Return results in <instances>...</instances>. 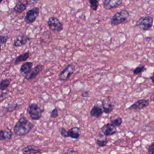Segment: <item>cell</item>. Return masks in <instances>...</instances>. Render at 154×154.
I'll return each instance as SVG.
<instances>
[{
	"instance_id": "5b68a950",
	"label": "cell",
	"mask_w": 154,
	"mask_h": 154,
	"mask_svg": "<svg viewBox=\"0 0 154 154\" xmlns=\"http://www.w3.org/2000/svg\"><path fill=\"white\" fill-rule=\"evenodd\" d=\"M48 26L50 30L54 32H60L63 29V24L55 16L49 17L47 21Z\"/></svg>"
},
{
	"instance_id": "d4e9b609",
	"label": "cell",
	"mask_w": 154,
	"mask_h": 154,
	"mask_svg": "<svg viewBox=\"0 0 154 154\" xmlns=\"http://www.w3.org/2000/svg\"><path fill=\"white\" fill-rule=\"evenodd\" d=\"M145 70H146L145 66L144 65H140L139 66H137L136 68H135L133 70V73L134 75H138Z\"/></svg>"
},
{
	"instance_id": "ac0fdd59",
	"label": "cell",
	"mask_w": 154,
	"mask_h": 154,
	"mask_svg": "<svg viewBox=\"0 0 154 154\" xmlns=\"http://www.w3.org/2000/svg\"><path fill=\"white\" fill-rule=\"evenodd\" d=\"M67 132L68 137L73 139H78L81 135V129L76 126L70 128Z\"/></svg>"
},
{
	"instance_id": "4316f807",
	"label": "cell",
	"mask_w": 154,
	"mask_h": 154,
	"mask_svg": "<svg viewBox=\"0 0 154 154\" xmlns=\"http://www.w3.org/2000/svg\"><path fill=\"white\" fill-rule=\"evenodd\" d=\"M146 154H154V142L149 145L147 147V152Z\"/></svg>"
},
{
	"instance_id": "8992f818",
	"label": "cell",
	"mask_w": 154,
	"mask_h": 154,
	"mask_svg": "<svg viewBox=\"0 0 154 154\" xmlns=\"http://www.w3.org/2000/svg\"><path fill=\"white\" fill-rule=\"evenodd\" d=\"M75 72V66L73 64L67 65L59 74L58 79L60 81H66L70 78V77Z\"/></svg>"
},
{
	"instance_id": "4fadbf2b",
	"label": "cell",
	"mask_w": 154,
	"mask_h": 154,
	"mask_svg": "<svg viewBox=\"0 0 154 154\" xmlns=\"http://www.w3.org/2000/svg\"><path fill=\"white\" fill-rule=\"evenodd\" d=\"M122 1L123 0H104L103 6L105 10H110L120 5Z\"/></svg>"
},
{
	"instance_id": "8d00e7d4",
	"label": "cell",
	"mask_w": 154,
	"mask_h": 154,
	"mask_svg": "<svg viewBox=\"0 0 154 154\" xmlns=\"http://www.w3.org/2000/svg\"><path fill=\"white\" fill-rule=\"evenodd\" d=\"M2 0H1V2H2Z\"/></svg>"
},
{
	"instance_id": "ffe728a7",
	"label": "cell",
	"mask_w": 154,
	"mask_h": 154,
	"mask_svg": "<svg viewBox=\"0 0 154 154\" xmlns=\"http://www.w3.org/2000/svg\"><path fill=\"white\" fill-rule=\"evenodd\" d=\"M13 137V132L9 128H6L0 131V140H10Z\"/></svg>"
},
{
	"instance_id": "e575fe53",
	"label": "cell",
	"mask_w": 154,
	"mask_h": 154,
	"mask_svg": "<svg viewBox=\"0 0 154 154\" xmlns=\"http://www.w3.org/2000/svg\"><path fill=\"white\" fill-rule=\"evenodd\" d=\"M150 79H151V81H152V82L153 84L154 85V73H153V75L150 77Z\"/></svg>"
},
{
	"instance_id": "603a6c76",
	"label": "cell",
	"mask_w": 154,
	"mask_h": 154,
	"mask_svg": "<svg viewBox=\"0 0 154 154\" xmlns=\"http://www.w3.org/2000/svg\"><path fill=\"white\" fill-rule=\"evenodd\" d=\"M96 143L99 147H104L108 143V140L106 136L102 137V138H97L96 140Z\"/></svg>"
},
{
	"instance_id": "f546056e",
	"label": "cell",
	"mask_w": 154,
	"mask_h": 154,
	"mask_svg": "<svg viewBox=\"0 0 154 154\" xmlns=\"http://www.w3.org/2000/svg\"><path fill=\"white\" fill-rule=\"evenodd\" d=\"M8 37L7 36H5V35H1L0 36V43H1V46H2V45H5V43H7V40H8Z\"/></svg>"
},
{
	"instance_id": "d6a6232c",
	"label": "cell",
	"mask_w": 154,
	"mask_h": 154,
	"mask_svg": "<svg viewBox=\"0 0 154 154\" xmlns=\"http://www.w3.org/2000/svg\"><path fill=\"white\" fill-rule=\"evenodd\" d=\"M81 95L83 97H88L90 96V92L88 91H84L81 93Z\"/></svg>"
},
{
	"instance_id": "52a82bcc",
	"label": "cell",
	"mask_w": 154,
	"mask_h": 154,
	"mask_svg": "<svg viewBox=\"0 0 154 154\" xmlns=\"http://www.w3.org/2000/svg\"><path fill=\"white\" fill-rule=\"evenodd\" d=\"M40 12V9L37 7H34L28 10L25 17V22L26 23H32L36 20Z\"/></svg>"
},
{
	"instance_id": "d6986e66",
	"label": "cell",
	"mask_w": 154,
	"mask_h": 154,
	"mask_svg": "<svg viewBox=\"0 0 154 154\" xmlns=\"http://www.w3.org/2000/svg\"><path fill=\"white\" fill-rule=\"evenodd\" d=\"M33 63L32 62H25L23 63L20 68V72L25 75L29 73L32 69Z\"/></svg>"
},
{
	"instance_id": "6da1fadb",
	"label": "cell",
	"mask_w": 154,
	"mask_h": 154,
	"mask_svg": "<svg viewBox=\"0 0 154 154\" xmlns=\"http://www.w3.org/2000/svg\"><path fill=\"white\" fill-rule=\"evenodd\" d=\"M34 127L32 123L29 122L25 117H20L13 128L16 135L23 137L27 135Z\"/></svg>"
},
{
	"instance_id": "7a4b0ae2",
	"label": "cell",
	"mask_w": 154,
	"mask_h": 154,
	"mask_svg": "<svg viewBox=\"0 0 154 154\" xmlns=\"http://www.w3.org/2000/svg\"><path fill=\"white\" fill-rule=\"evenodd\" d=\"M129 17V13L126 10H121L112 16L110 23L112 25H118L126 22Z\"/></svg>"
},
{
	"instance_id": "f1b7e54d",
	"label": "cell",
	"mask_w": 154,
	"mask_h": 154,
	"mask_svg": "<svg viewBox=\"0 0 154 154\" xmlns=\"http://www.w3.org/2000/svg\"><path fill=\"white\" fill-rule=\"evenodd\" d=\"M58 116V109L57 108H54L52 110L51 112V115H50V117L51 118H53V119H55L57 118V117Z\"/></svg>"
},
{
	"instance_id": "4dcf8cb0",
	"label": "cell",
	"mask_w": 154,
	"mask_h": 154,
	"mask_svg": "<svg viewBox=\"0 0 154 154\" xmlns=\"http://www.w3.org/2000/svg\"><path fill=\"white\" fill-rule=\"evenodd\" d=\"M63 154H79V153L73 149H69L66 152H65Z\"/></svg>"
},
{
	"instance_id": "1f68e13d",
	"label": "cell",
	"mask_w": 154,
	"mask_h": 154,
	"mask_svg": "<svg viewBox=\"0 0 154 154\" xmlns=\"http://www.w3.org/2000/svg\"><path fill=\"white\" fill-rule=\"evenodd\" d=\"M7 95V93H3L2 91H1V95H0V101L2 102L6 98Z\"/></svg>"
},
{
	"instance_id": "836d02e7",
	"label": "cell",
	"mask_w": 154,
	"mask_h": 154,
	"mask_svg": "<svg viewBox=\"0 0 154 154\" xmlns=\"http://www.w3.org/2000/svg\"><path fill=\"white\" fill-rule=\"evenodd\" d=\"M38 0H29L28 1V5H34L37 2Z\"/></svg>"
},
{
	"instance_id": "277c9868",
	"label": "cell",
	"mask_w": 154,
	"mask_h": 154,
	"mask_svg": "<svg viewBox=\"0 0 154 154\" xmlns=\"http://www.w3.org/2000/svg\"><path fill=\"white\" fill-rule=\"evenodd\" d=\"M153 23V17L151 16H144L139 18L137 21L136 26H138L141 29L144 31L149 30Z\"/></svg>"
},
{
	"instance_id": "8fae6325",
	"label": "cell",
	"mask_w": 154,
	"mask_h": 154,
	"mask_svg": "<svg viewBox=\"0 0 154 154\" xmlns=\"http://www.w3.org/2000/svg\"><path fill=\"white\" fill-rule=\"evenodd\" d=\"M101 106L103 109V112L105 114H109L114 109V105L109 98H105L102 100Z\"/></svg>"
},
{
	"instance_id": "e0dca14e",
	"label": "cell",
	"mask_w": 154,
	"mask_h": 154,
	"mask_svg": "<svg viewBox=\"0 0 154 154\" xmlns=\"http://www.w3.org/2000/svg\"><path fill=\"white\" fill-rule=\"evenodd\" d=\"M19 106L20 105L17 103H12L8 105L7 106L2 107L1 111V116L2 117L8 112H13V111L17 109Z\"/></svg>"
},
{
	"instance_id": "44dd1931",
	"label": "cell",
	"mask_w": 154,
	"mask_h": 154,
	"mask_svg": "<svg viewBox=\"0 0 154 154\" xmlns=\"http://www.w3.org/2000/svg\"><path fill=\"white\" fill-rule=\"evenodd\" d=\"M29 57V52H26L17 56L14 60V64H17L22 61H25Z\"/></svg>"
},
{
	"instance_id": "ba28073f",
	"label": "cell",
	"mask_w": 154,
	"mask_h": 154,
	"mask_svg": "<svg viewBox=\"0 0 154 154\" xmlns=\"http://www.w3.org/2000/svg\"><path fill=\"white\" fill-rule=\"evenodd\" d=\"M149 105V101L147 99H141L137 100L132 105L128 108V109H134V110H141Z\"/></svg>"
},
{
	"instance_id": "cb8c5ba5",
	"label": "cell",
	"mask_w": 154,
	"mask_h": 154,
	"mask_svg": "<svg viewBox=\"0 0 154 154\" xmlns=\"http://www.w3.org/2000/svg\"><path fill=\"white\" fill-rule=\"evenodd\" d=\"M111 123L112 124L116 127L120 126L122 123V119L120 117H117L114 119L111 120Z\"/></svg>"
},
{
	"instance_id": "9c48e42d",
	"label": "cell",
	"mask_w": 154,
	"mask_h": 154,
	"mask_svg": "<svg viewBox=\"0 0 154 154\" xmlns=\"http://www.w3.org/2000/svg\"><path fill=\"white\" fill-rule=\"evenodd\" d=\"M100 130L102 133L106 137L112 135L117 132L116 127L111 123H107L104 125L102 126Z\"/></svg>"
},
{
	"instance_id": "484cf974",
	"label": "cell",
	"mask_w": 154,
	"mask_h": 154,
	"mask_svg": "<svg viewBox=\"0 0 154 154\" xmlns=\"http://www.w3.org/2000/svg\"><path fill=\"white\" fill-rule=\"evenodd\" d=\"M89 4L91 10H93V11H96L97 10L99 5L97 0H89Z\"/></svg>"
},
{
	"instance_id": "7402d4cb",
	"label": "cell",
	"mask_w": 154,
	"mask_h": 154,
	"mask_svg": "<svg viewBox=\"0 0 154 154\" xmlns=\"http://www.w3.org/2000/svg\"><path fill=\"white\" fill-rule=\"evenodd\" d=\"M10 84V80L9 79H2L0 82V89L3 91L7 89Z\"/></svg>"
},
{
	"instance_id": "30bf717a",
	"label": "cell",
	"mask_w": 154,
	"mask_h": 154,
	"mask_svg": "<svg viewBox=\"0 0 154 154\" xmlns=\"http://www.w3.org/2000/svg\"><path fill=\"white\" fill-rule=\"evenodd\" d=\"M43 64H37L32 68L31 71L28 73L27 75H25V78L27 80H32L34 79L43 69Z\"/></svg>"
},
{
	"instance_id": "5bb4252c",
	"label": "cell",
	"mask_w": 154,
	"mask_h": 154,
	"mask_svg": "<svg viewBox=\"0 0 154 154\" xmlns=\"http://www.w3.org/2000/svg\"><path fill=\"white\" fill-rule=\"evenodd\" d=\"M28 5V1L19 0L16 3V5L13 8V10L17 13H22L26 10Z\"/></svg>"
},
{
	"instance_id": "2e32d148",
	"label": "cell",
	"mask_w": 154,
	"mask_h": 154,
	"mask_svg": "<svg viewBox=\"0 0 154 154\" xmlns=\"http://www.w3.org/2000/svg\"><path fill=\"white\" fill-rule=\"evenodd\" d=\"M29 40V37L25 35H20L17 36L13 41V46L19 47L25 45Z\"/></svg>"
},
{
	"instance_id": "7c38bea8",
	"label": "cell",
	"mask_w": 154,
	"mask_h": 154,
	"mask_svg": "<svg viewBox=\"0 0 154 154\" xmlns=\"http://www.w3.org/2000/svg\"><path fill=\"white\" fill-rule=\"evenodd\" d=\"M22 154H38L40 153L41 149L37 146L30 144L24 147L22 150Z\"/></svg>"
},
{
	"instance_id": "9a60e30c",
	"label": "cell",
	"mask_w": 154,
	"mask_h": 154,
	"mask_svg": "<svg viewBox=\"0 0 154 154\" xmlns=\"http://www.w3.org/2000/svg\"><path fill=\"white\" fill-rule=\"evenodd\" d=\"M103 112V111L102 108V106H100L99 103H95L91 109L90 114L92 117L98 118L102 116Z\"/></svg>"
},
{
	"instance_id": "83f0119b",
	"label": "cell",
	"mask_w": 154,
	"mask_h": 154,
	"mask_svg": "<svg viewBox=\"0 0 154 154\" xmlns=\"http://www.w3.org/2000/svg\"><path fill=\"white\" fill-rule=\"evenodd\" d=\"M60 133L61 135L64 138H68V132L66 130L65 128H61L60 129Z\"/></svg>"
},
{
	"instance_id": "3957f363",
	"label": "cell",
	"mask_w": 154,
	"mask_h": 154,
	"mask_svg": "<svg viewBox=\"0 0 154 154\" xmlns=\"http://www.w3.org/2000/svg\"><path fill=\"white\" fill-rule=\"evenodd\" d=\"M43 109L40 108L37 103H31L27 107V112L29 115L30 118L33 120H39L42 116Z\"/></svg>"
},
{
	"instance_id": "d590c367",
	"label": "cell",
	"mask_w": 154,
	"mask_h": 154,
	"mask_svg": "<svg viewBox=\"0 0 154 154\" xmlns=\"http://www.w3.org/2000/svg\"><path fill=\"white\" fill-rule=\"evenodd\" d=\"M150 100L154 102V94H152V95L150 96Z\"/></svg>"
}]
</instances>
